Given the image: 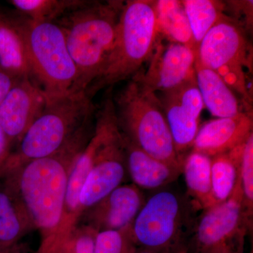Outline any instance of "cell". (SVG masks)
<instances>
[{
    "label": "cell",
    "mask_w": 253,
    "mask_h": 253,
    "mask_svg": "<svg viewBox=\"0 0 253 253\" xmlns=\"http://www.w3.org/2000/svg\"><path fill=\"white\" fill-rule=\"evenodd\" d=\"M251 253H253V252H251Z\"/></svg>",
    "instance_id": "cell-33"
},
{
    "label": "cell",
    "mask_w": 253,
    "mask_h": 253,
    "mask_svg": "<svg viewBox=\"0 0 253 253\" xmlns=\"http://www.w3.org/2000/svg\"><path fill=\"white\" fill-rule=\"evenodd\" d=\"M131 226L122 230L98 232L94 253H135L137 248L131 237Z\"/></svg>",
    "instance_id": "cell-26"
},
{
    "label": "cell",
    "mask_w": 253,
    "mask_h": 253,
    "mask_svg": "<svg viewBox=\"0 0 253 253\" xmlns=\"http://www.w3.org/2000/svg\"><path fill=\"white\" fill-rule=\"evenodd\" d=\"M113 101L123 135L146 154L182 171L158 94L131 79Z\"/></svg>",
    "instance_id": "cell-6"
},
{
    "label": "cell",
    "mask_w": 253,
    "mask_h": 253,
    "mask_svg": "<svg viewBox=\"0 0 253 253\" xmlns=\"http://www.w3.org/2000/svg\"><path fill=\"white\" fill-rule=\"evenodd\" d=\"M123 136L127 173L132 184L141 190L162 189L182 174L181 169L152 157Z\"/></svg>",
    "instance_id": "cell-16"
},
{
    "label": "cell",
    "mask_w": 253,
    "mask_h": 253,
    "mask_svg": "<svg viewBox=\"0 0 253 253\" xmlns=\"http://www.w3.org/2000/svg\"><path fill=\"white\" fill-rule=\"evenodd\" d=\"M196 61L214 71L223 68H251L252 49L242 26L225 15L199 43Z\"/></svg>",
    "instance_id": "cell-10"
},
{
    "label": "cell",
    "mask_w": 253,
    "mask_h": 253,
    "mask_svg": "<svg viewBox=\"0 0 253 253\" xmlns=\"http://www.w3.org/2000/svg\"><path fill=\"white\" fill-rule=\"evenodd\" d=\"M253 226L243 208L239 181L229 199L201 211L189 248L193 253H244Z\"/></svg>",
    "instance_id": "cell-8"
},
{
    "label": "cell",
    "mask_w": 253,
    "mask_h": 253,
    "mask_svg": "<svg viewBox=\"0 0 253 253\" xmlns=\"http://www.w3.org/2000/svg\"><path fill=\"white\" fill-rule=\"evenodd\" d=\"M240 181L245 214L249 222L253 224V133L245 143Z\"/></svg>",
    "instance_id": "cell-25"
},
{
    "label": "cell",
    "mask_w": 253,
    "mask_h": 253,
    "mask_svg": "<svg viewBox=\"0 0 253 253\" xmlns=\"http://www.w3.org/2000/svg\"><path fill=\"white\" fill-rule=\"evenodd\" d=\"M189 252V251H187V250H185V251H181V252L179 253H188Z\"/></svg>",
    "instance_id": "cell-31"
},
{
    "label": "cell",
    "mask_w": 253,
    "mask_h": 253,
    "mask_svg": "<svg viewBox=\"0 0 253 253\" xmlns=\"http://www.w3.org/2000/svg\"><path fill=\"white\" fill-rule=\"evenodd\" d=\"M14 23L24 43L30 78L46 95L47 101L81 91L78 88V68L58 23L35 22L28 18Z\"/></svg>",
    "instance_id": "cell-7"
},
{
    "label": "cell",
    "mask_w": 253,
    "mask_h": 253,
    "mask_svg": "<svg viewBox=\"0 0 253 253\" xmlns=\"http://www.w3.org/2000/svg\"><path fill=\"white\" fill-rule=\"evenodd\" d=\"M19 79L20 78L13 77L0 68V104Z\"/></svg>",
    "instance_id": "cell-29"
},
{
    "label": "cell",
    "mask_w": 253,
    "mask_h": 253,
    "mask_svg": "<svg viewBox=\"0 0 253 253\" xmlns=\"http://www.w3.org/2000/svg\"><path fill=\"white\" fill-rule=\"evenodd\" d=\"M142 191L134 184H122L83 214L86 225L98 232L129 227L144 206Z\"/></svg>",
    "instance_id": "cell-14"
},
{
    "label": "cell",
    "mask_w": 253,
    "mask_h": 253,
    "mask_svg": "<svg viewBox=\"0 0 253 253\" xmlns=\"http://www.w3.org/2000/svg\"><path fill=\"white\" fill-rule=\"evenodd\" d=\"M196 79L204 107L216 118H231L244 111V105L215 71L196 61ZM246 109V108H245Z\"/></svg>",
    "instance_id": "cell-17"
},
{
    "label": "cell",
    "mask_w": 253,
    "mask_h": 253,
    "mask_svg": "<svg viewBox=\"0 0 253 253\" xmlns=\"http://www.w3.org/2000/svg\"><path fill=\"white\" fill-rule=\"evenodd\" d=\"M124 1H84L63 16L66 44L78 71V91L99 76L112 49Z\"/></svg>",
    "instance_id": "cell-2"
},
{
    "label": "cell",
    "mask_w": 253,
    "mask_h": 253,
    "mask_svg": "<svg viewBox=\"0 0 253 253\" xmlns=\"http://www.w3.org/2000/svg\"><path fill=\"white\" fill-rule=\"evenodd\" d=\"M196 62L194 47L169 42L163 44L159 36L147 70H141L131 79L156 94L166 92L196 79Z\"/></svg>",
    "instance_id": "cell-11"
},
{
    "label": "cell",
    "mask_w": 253,
    "mask_h": 253,
    "mask_svg": "<svg viewBox=\"0 0 253 253\" xmlns=\"http://www.w3.org/2000/svg\"><path fill=\"white\" fill-rule=\"evenodd\" d=\"M0 22H1V18H0Z\"/></svg>",
    "instance_id": "cell-32"
},
{
    "label": "cell",
    "mask_w": 253,
    "mask_h": 253,
    "mask_svg": "<svg viewBox=\"0 0 253 253\" xmlns=\"http://www.w3.org/2000/svg\"><path fill=\"white\" fill-rule=\"evenodd\" d=\"M135 253H153L149 252V251H146V250H143L140 249H137Z\"/></svg>",
    "instance_id": "cell-30"
},
{
    "label": "cell",
    "mask_w": 253,
    "mask_h": 253,
    "mask_svg": "<svg viewBox=\"0 0 253 253\" xmlns=\"http://www.w3.org/2000/svg\"><path fill=\"white\" fill-rule=\"evenodd\" d=\"M88 141L86 132L78 133L56 154L25 163L3 177L16 190L41 233L40 253H54L62 246L68 174Z\"/></svg>",
    "instance_id": "cell-1"
},
{
    "label": "cell",
    "mask_w": 253,
    "mask_h": 253,
    "mask_svg": "<svg viewBox=\"0 0 253 253\" xmlns=\"http://www.w3.org/2000/svg\"><path fill=\"white\" fill-rule=\"evenodd\" d=\"M181 161L192 149L204 109L196 79L158 96Z\"/></svg>",
    "instance_id": "cell-12"
},
{
    "label": "cell",
    "mask_w": 253,
    "mask_h": 253,
    "mask_svg": "<svg viewBox=\"0 0 253 253\" xmlns=\"http://www.w3.org/2000/svg\"><path fill=\"white\" fill-rule=\"evenodd\" d=\"M155 9L160 37H164L169 42L192 46L196 49L182 1L158 0L155 1Z\"/></svg>",
    "instance_id": "cell-20"
},
{
    "label": "cell",
    "mask_w": 253,
    "mask_h": 253,
    "mask_svg": "<svg viewBox=\"0 0 253 253\" xmlns=\"http://www.w3.org/2000/svg\"><path fill=\"white\" fill-rule=\"evenodd\" d=\"M252 134V113L215 118L200 126L191 151L214 157L242 146Z\"/></svg>",
    "instance_id": "cell-15"
},
{
    "label": "cell",
    "mask_w": 253,
    "mask_h": 253,
    "mask_svg": "<svg viewBox=\"0 0 253 253\" xmlns=\"http://www.w3.org/2000/svg\"><path fill=\"white\" fill-rule=\"evenodd\" d=\"M18 11L35 22H54L55 19L81 6L80 0H11Z\"/></svg>",
    "instance_id": "cell-24"
},
{
    "label": "cell",
    "mask_w": 253,
    "mask_h": 253,
    "mask_svg": "<svg viewBox=\"0 0 253 253\" xmlns=\"http://www.w3.org/2000/svg\"><path fill=\"white\" fill-rule=\"evenodd\" d=\"M94 111L91 99L85 91L47 101L44 111L10 156L6 174L29 161L57 153L90 121Z\"/></svg>",
    "instance_id": "cell-5"
},
{
    "label": "cell",
    "mask_w": 253,
    "mask_h": 253,
    "mask_svg": "<svg viewBox=\"0 0 253 253\" xmlns=\"http://www.w3.org/2000/svg\"><path fill=\"white\" fill-rule=\"evenodd\" d=\"M46 104V95L31 78L18 80L0 104V126L12 144L21 141Z\"/></svg>",
    "instance_id": "cell-13"
},
{
    "label": "cell",
    "mask_w": 253,
    "mask_h": 253,
    "mask_svg": "<svg viewBox=\"0 0 253 253\" xmlns=\"http://www.w3.org/2000/svg\"><path fill=\"white\" fill-rule=\"evenodd\" d=\"M33 229L34 225L21 198L5 179L0 184V249L14 246Z\"/></svg>",
    "instance_id": "cell-18"
},
{
    "label": "cell",
    "mask_w": 253,
    "mask_h": 253,
    "mask_svg": "<svg viewBox=\"0 0 253 253\" xmlns=\"http://www.w3.org/2000/svg\"><path fill=\"white\" fill-rule=\"evenodd\" d=\"M0 68L14 78H30L22 38L14 22L2 19L0 22Z\"/></svg>",
    "instance_id": "cell-22"
},
{
    "label": "cell",
    "mask_w": 253,
    "mask_h": 253,
    "mask_svg": "<svg viewBox=\"0 0 253 253\" xmlns=\"http://www.w3.org/2000/svg\"><path fill=\"white\" fill-rule=\"evenodd\" d=\"M182 4L197 49L208 32L225 16L226 4L214 0H183Z\"/></svg>",
    "instance_id": "cell-23"
},
{
    "label": "cell",
    "mask_w": 253,
    "mask_h": 253,
    "mask_svg": "<svg viewBox=\"0 0 253 253\" xmlns=\"http://www.w3.org/2000/svg\"><path fill=\"white\" fill-rule=\"evenodd\" d=\"M155 1L124 3L112 49L99 76L86 89L91 99L98 91L131 80L151 59L159 38Z\"/></svg>",
    "instance_id": "cell-3"
},
{
    "label": "cell",
    "mask_w": 253,
    "mask_h": 253,
    "mask_svg": "<svg viewBox=\"0 0 253 253\" xmlns=\"http://www.w3.org/2000/svg\"><path fill=\"white\" fill-rule=\"evenodd\" d=\"M97 233L86 224L77 226L64 241L58 253H94Z\"/></svg>",
    "instance_id": "cell-27"
},
{
    "label": "cell",
    "mask_w": 253,
    "mask_h": 253,
    "mask_svg": "<svg viewBox=\"0 0 253 253\" xmlns=\"http://www.w3.org/2000/svg\"><path fill=\"white\" fill-rule=\"evenodd\" d=\"M12 143L0 126V179L5 176L10 156L12 154Z\"/></svg>",
    "instance_id": "cell-28"
},
{
    "label": "cell",
    "mask_w": 253,
    "mask_h": 253,
    "mask_svg": "<svg viewBox=\"0 0 253 253\" xmlns=\"http://www.w3.org/2000/svg\"><path fill=\"white\" fill-rule=\"evenodd\" d=\"M211 163L209 156L191 151L182 163V174L187 189V196L200 211L214 206L211 181Z\"/></svg>",
    "instance_id": "cell-19"
},
{
    "label": "cell",
    "mask_w": 253,
    "mask_h": 253,
    "mask_svg": "<svg viewBox=\"0 0 253 253\" xmlns=\"http://www.w3.org/2000/svg\"><path fill=\"white\" fill-rule=\"evenodd\" d=\"M126 169L124 140L118 123L101 146L79 196L81 217L126 179Z\"/></svg>",
    "instance_id": "cell-9"
},
{
    "label": "cell",
    "mask_w": 253,
    "mask_h": 253,
    "mask_svg": "<svg viewBox=\"0 0 253 253\" xmlns=\"http://www.w3.org/2000/svg\"><path fill=\"white\" fill-rule=\"evenodd\" d=\"M244 145L226 154L211 158V181L214 205L229 199L239 184Z\"/></svg>",
    "instance_id": "cell-21"
},
{
    "label": "cell",
    "mask_w": 253,
    "mask_h": 253,
    "mask_svg": "<svg viewBox=\"0 0 253 253\" xmlns=\"http://www.w3.org/2000/svg\"><path fill=\"white\" fill-rule=\"evenodd\" d=\"M199 211L187 195L158 191L146 200L131 224L134 244L153 253L189 251Z\"/></svg>",
    "instance_id": "cell-4"
}]
</instances>
